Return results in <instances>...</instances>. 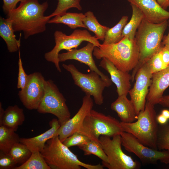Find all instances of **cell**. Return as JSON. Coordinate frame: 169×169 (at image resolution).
<instances>
[{"mask_svg":"<svg viewBox=\"0 0 169 169\" xmlns=\"http://www.w3.org/2000/svg\"><path fill=\"white\" fill-rule=\"evenodd\" d=\"M48 5L47 1L40 4L38 0H24L7 15V18L12 23L14 32H23L27 39L46 30L50 18L44 15Z\"/></svg>","mask_w":169,"mask_h":169,"instance_id":"6da1fadb","label":"cell"},{"mask_svg":"<svg viewBox=\"0 0 169 169\" xmlns=\"http://www.w3.org/2000/svg\"><path fill=\"white\" fill-rule=\"evenodd\" d=\"M93 54L97 59L105 58L118 69L129 72L137 65L139 51L135 40L124 36L119 42L95 46Z\"/></svg>","mask_w":169,"mask_h":169,"instance_id":"7a4b0ae2","label":"cell"},{"mask_svg":"<svg viewBox=\"0 0 169 169\" xmlns=\"http://www.w3.org/2000/svg\"><path fill=\"white\" fill-rule=\"evenodd\" d=\"M168 24V20L159 23H151L145 19L142 20L134 38L139 48V58L137 65L132 70V81L143 64L162 47L161 41Z\"/></svg>","mask_w":169,"mask_h":169,"instance_id":"3957f363","label":"cell"},{"mask_svg":"<svg viewBox=\"0 0 169 169\" xmlns=\"http://www.w3.org/2000/svg\"><path fill=\"white\" fill-rule=\"evenodd\" d=\"M47 164L53 169H103L102 165H92L80 161L60 141L57 135L48 140L41 152Z\"/></svg>","mask_w":169,"mask_h":169,"instance_id":"277c9868","label":"cell"},{"mask_svg":"<svg viewBox=\"0 0 169 169\" xmlns=\"http://www.w3.org/2000/svg\"><path fill=\"white\" fill-rule=\"evenodd\" d=\"M154 106L147 101L144 110L137 115L136 121L120 123L123 131L132 134L143 145L158 150L157 141L159 125Z\"/></svg>","mask_w":169,"mask_h":169,"instance_id":"5b68a950","label":"cell"},{"mask_svg":"<svg viewBox=\"0 0 169 169\" xmlns=\"http://www.w3.org/2000/svg\"><path fill=\"white\" fill-rule=\"evenodd\" d=\"M90 140L99 142L101 136L112 137L123 132L120 122L115 118L92 110L85 117L78 131Z\"/></svg>","mask_w":169,"mask_h":169,"instance_id":"8992f818","label":"cell"},{"mask_svg":"<svg viewBox=\"0 0 169 169\" xmlns=\"http://www.w3.org/2000/svg\"><path fill=\"white\" fill-rule=\"evenodd\" d=\"M55 45L50 51L45 53L44 57L48 62L54 63L57 70L61 72L59 66L58 55L62 50L69 51L77 48L83 41L93 44L99 47L101 44L95 36H92L86 30L75 29L70 35H67L61 31L57 30L54 33Z\"/></svg>","mask_w":169,"mask_h":169,"instance_id":"52a82bcc","label":"cell"},{"mask_svg":"<svg viewBox=\"0 0 169 169\" xmlns=\"http://www.w3.org/2000/svg\"><path fill=\"white\" fill-rule=\"evenodd\" d=\"M62 66L70 73L74 84L79 87L85 95L92 96L96 105L102 104L103 91L105 87H109L111 84L95 71L86 74L79 71L73 64H63Z\"/></svg>","mask_w":169,"mask_h":169,"instance_id":"ba28073f","label":"cell"},{"mask_svg":"<svg viewBox=\"0 0 169 169\" xmlns=\"http://www.w3.org/2000/svg\"><path fill=\"white\" fill-rule=\"evenodd\" d=\"M99 142L108 158L107 163H102L104 167L109 169H137L140 163L126 154L122 151L121 137L120 135L114 136L112 139L102 136Z\"/></svg>","mask_w":169,"mask_h":169,"instance_id":"9c48e42d","label":"cell"},{"mask_svg":"<svg viewBox=\"0 0 169 169\" xmlns=\"http://www.w3.org/2000/svg\"><path fill=\"white\" fill-rule=\"evenodd\" d=\"M66 101V99L53 81L51 79L46 80L44 95L37 110L40 113H50L54 115L62 125L70 117Z\"/></svg>","mask_w":169,"mask_h":169,"instance_id":"30bf717a","label":"cell"},{"mask_svg":"<svg viewBox=\"0 0 169 169\" xmlns=\"http://www.w3.org/2000/svg\"><path fill=\"white\" fill-rule=\"evenodd\" d=\"M122 145L129 152L136 155L144 163L156 164L158 161L169 163V151L152 148L140 142L134 136L123 131L120 134Z\"/></svg>","mask_w":169,"mask_h":169,"instance_id":"8fae6325","label":"cell"},{"mask_svg":"<svg viewBox=\"0 0 169 169\" xmlns=\"http://www.w3.org/2000/svg\"><path fill=\"white\" fill-rule=\"evenodd\" d=\"M46 80L40 72L28 75L25 86L18 94L26 108L29 110L38 109L44 95Z\"/></svg>","mask_w":169,"mask_h":169,"instance_id":"7c38bea8","label":"cell"},{"mask_svg":"<svg viewBox=\"0 0 169 169\" xmlns=\"http://www.w3.org/2000/svg\"><path fill=\"white\" fill-rule=\"evenodd\" d=\"M152 75L150 69L145 62L136 73L135 79L136 82L133 88L129 91L137 115L144 110L146 99L151 83Z\"/></svg>","mask_w":169,"mask_h":169,"instance_id":"4fadbf2b","label":"cell"},{"mask_svg":"<svg viewBox=\"0 0 169 169\" xmlns=\"http://www.w3.org/2000/svg\"><path fill=\"white\" fill-rule=\"evenodd\" d=\"M93 101L90 95L83 98L81 106L75 115L70 118L58 130L56 135L62 142L74 133L78 132L85 117L92 110Z\"/></svg>","mask_w":169,"mask_h":169,"instance_id":"5bb4252c","label":"cell"},{"mask_svg":"<svg viewBox=\"0 0 169 169\" xmlns=\"http://www.w3.org/2000/svg\"><path fill=\"white\" fill-rule=\"evenodd\" d=\"M95 47L93 44L88 42L85 46L80 49H73L67 52L59 54V61L60 62L68 60H74L84 64L88 66L91 71L97 73L105 80L111 85V79L98 69L93 58L92 54Z\"/></svg>","mask_w":169,"mask_h":169,"instance_id":"9a60e30c","label":"cell"},{"mask_svg":"<svg viewBox=\"0 0 169 169\" xmlns=\"http://www.w3.org/2000/svg\"><path fill=\"white\" fill-rule=\"evenodd\" d=\"M99 65L110 74L111 81L116 87L118 96L127 95L131 87L130 80L132 79L131 74L118 69L105 58H102Z\"/></svg>","mask_w":169,"mask_h":169,"instance_id":"2e32d148","label":"cell"},{"mask_svg":"<svg viewBox=\"0 0 169 169\" xmlns=\"http://www.w3.org/2000/svg\"><path fill=\"white\" fill-rule=\"evenodd\" d=\"M137 7L143 13L144 19L155 23L169 19V12L164 9L157 0H126Z\"/></svg>","mask_w":169,"mask_h":169,"instance_id":"e0dca14e","label":"cell"},{"mask_svg":"<svg viewBox=\"0 0 169 169\" xmlns=\"http://www.w3.org/2000/svg\"><path fill=\"white\" fill-rule=\"evenodd\" d=\"M169 86V65L153 73L151 84L146 97L147 101L155 105L158 104L164 91Z\"/></svg>","mask_w":169,"mask_h":169,"instance_id":"ac0fdd59","label":"cell"},{"mask_svg":"<svg viewBox=\"0 0 169 169\" xmlns=\"http://www.w3.org/2000/svg\"><path fill=\"white\" fill-rule=\"evenodd\" d=\"M50 128L38 136L30 138H21L20 142L25 145L32 152L44 150L47 141L55 136L61 126L58 119H53L49 122Z\"/></svg>","mask_w":169,"mask_h":169,"instance_id":"d6986e66","label":"cell"},{"mask_svg":"<svg viewBox=\"0 0 169 169\" xmlns=\"http://www.w3.org/2000/svg\"><path fill=\"white\" fill-rule=\"evenodd\" d=\"M110 108L116 112L121 122L130 123L137 119V115L134 105L126 95L118 96L111 103Z\"/></svg>","mask_w":169,"mask_h":169,"instance_id":"ffe728a7","label":"cell"},{"mask_svg":"<svg viewBox=\"0 0 169 169\" xmlns=\"http://www.w3.org/2000/svg\"><path fill=\"white\" fill-rule=\"evenodd\" d=\"M23 110L17 105L8 106L5 110L0 125H3L15 131L25 120Z\"/></svg>","mask_w":169,"mask_h":169,"instance_id":"44dd1931","label":"cell"},{"mask_svg":"<svg viewBox=\"0 0 169 169\" xmlns=\"http://www.w3.org/2000/svg\"><path fill=\"white\" fill-rule=\"evenodd\" d=\"M12 23L7 18L0 17V36L5 42L10 53L17 52L20 45V39L17 40Z\"/></svg>","mask_w":169,"mask_h":169,"instance_id":"7402d4cb","label":"cell"},{"mask_svg":"<svg viewBox=\"0 0 169 169\" xmlns=\"http://www.w3.org/2000/svg\"><path fill=\"white\" fill-rule=\"evenodd\" d=\"M84 14L82 13L66 12L60 16H55L48 21L49 23H62L66 25L72 29L78 28H87L82 22Z\"/></svg>","mask_w":169,"mask_h":169,"instance_id":"603a6c76","label":"cell"},{"mask_svg":"<svg viewBox=\"0 0 169 169\" xmlns=\"http://www.w3.org/2000/svg\"><path fill=\"white\" fill-rule=\"evenodd\" d=\"M132 10L131 19L124 27L122 36H126L131 39H134L136 33L142 20L144 19V15L136 6L130 4Z\"/></svg>","mask_w":169,"mask_h":169,"instance_id":"cb8c5ba5","label":"cell"},{"mask_svg":"<svg viewBox=\"0 0 169 169\" xmlns=\"http://www.w3.org/2000/svg\"><path fill=\"white\" fill-rule=\"evenodd\" d=\"M84 15L82 22L87 28L93 32L95 35V36L98 40L103 41L105 33L109 28L100 24L93 12L88 11Z\"/></svg>","mask_w":169,"mask_h":169,"instance_id":"d4e9b609","label":"cell"},{"mask_svg":"<svg viewBox=\"0 0 169 169\" xmlns=\"http://www.w3.org/2000/svg\"><path fill=\"white\" fill-rule=\"evenodd\" d=\"M20 138L15 131L0 125V151L7 154L13 146L19 142Z\"/></svg>","mask_w":169,"mask_h":169,"instance_id":"484cf974","label":"cell"},{"mask_svg":"<svg viewBox=\"0 0 169 169\" xmlns=\"http://www.w3.org/2000/svg\"><path fill=\"white\" fill-rule=\"evenodd\" d=\"M128 19V16H123L115 26L111 28H109L105 33L102 44H109L120 41L123 38L122 32L124 27L127 23Z\"/></svg>","mask_w":169,"mask_h":169,"instance_id":"4316f807","label":"cell"},{"mask_svg":"<svg viewBox=\"0 0 169 169\" xmlns=\"http://www.w3.org/2000/svg\"><path fill=\"white\" fill-rule=\"evenodd\" d=\"M14 169H51L39 151L32 152L24 163L17 166Z\"/></svg>","mask_w":169,"mask_h":169,"instance_id":"83f0119b","label":"cell"},{"mask_svg":"<svg viewBox=\"0 0 169 169\" xmlns=\"http://www.w3.org/2000/svg\"><path fill=\"white\" fill-rule=\"evenodd\" d=\"M85 156L94 155L102 160V163L108 162V157L100 143L90 140L86 143L78 146Z\"/></svg>","mask_w":169,"mask_h":169,"instance_id":"f1b7e54d","label":"cell"},{"mask_svg":"<svg viewBox=\"0 0 169 169\" xmlns=\"http://www.w3.org/2000/svg\"><path fill=\"white\" fill-rule=\"evenodd\" d=\"M8 153L17 164L21 165L28 160L32 152L25 145L19 142L14 144Z\"/></svg>","mask_w":169,"mask_h":169,"instance_id":"f546056e","label":"cell"},{"mask_svg":"<svg viewBox=\"0 0 169 169\" xmlns=\"http://www.w3.org/2000/svg\"><path fill=\"white\" fill-rule=\"evenodd\" d=\"M80 1L81 0H58L56 8L48 16L50 18L55 16L62 15L71 8H75L79 10H81L82 8L80 4Z\"/></svg>","mask_w":169,"mask_h":169,"instance_id":"4dcf8cb0","label":"cell"},{"mask_svg":"<svg viewBox=\"0 0 169 169\" xmlns=\"http://www.w3.org/2000/svg\"><path fill=\"white\" fill-rule=\"evenodd\" d=\"M157 146L158 150L169 151V123L159 125Z\"/></svg>","mask_w":169,"mask_h":169,"instance_id":"1f68e13d","label":"cell"},{"mask_svg":"<svg viewBox=\"0 0 169 169\" xmlns=\"http://www.w3.org/2000/svg\"><path fill=\"white\" fill-rule=\"evenodd\" d=\"M161 49L146 62L152 74L160 71L167 67L162 60L161 53Z\"/></svg>","mask_w":169,"mask_h":169,"instance_id":"d6a6232c","label":"cell"},{"mask_svg":"<svg viewBox=\"0 0 169 169\" xmlns=\"http://www.w3.org/2000/svg\"><path fill=\"white\" fill-rule=\"evenodd\" d=\"M90 139L86 136L76 132L66 138L63 142L69 148L73 146H79L87 142Z\"/></svg>","mask_w":169,"mask_h":169,"instance_id":"836d02e7","label":"cell"},{"mask_svg":"<svg viewBox=\"0 0 169 169\" xmlns=\"http://www.w3.org/2000/svg\"><path fill=\"white\" fill-rule=\"evenodd\" d=\"M17 163L8 154L0 152V169H14Z\"/></svg>","mask_w":169,"mask_h":169,"instance_id":"e575fe53","label":"cell"},{"mask_svg":"<svg viewBox=\"0 0 169 169\" xmlns=\"http://www.w3.org/2000/svg\"><path fill=\"white\" fill-rule=\"evenodd\" d=\"M18 74L17 88L22 89L25 86L28 79V75L25 73L23 68L22 61L19 52L18 61Z\"/></svg>","mask_w":169,"mask_h":169,"instance_id":"d590c367","label":"cell"},{"mask_svg":"<svg viewBox=\"0 0 169 169\" xmlns=\"http://www.w3.org/2000/svg\"><path fill=\"white\" fill-rule=\"evenodd\" d=\"M24 0H3V9L5 14L7 15L10 11L16 8L18 2Z\"/></svg>","mask_w":169,"mask_h":169,"instance_id":"8d00e7d4","label":"cell"},{"mask_svg":"<svg viewBox=\"0 0 169 169\" xmlns=\"http://www.w3.org/2000/svg\"><path fill=\"white\" fill-rule=\"evenodd\" d=\"M161 53L163 61L167 67L169 65V49L163 45L161 49Z\"/></svg>","mask_w":169,"mask_h":169,"instance_id":"74e56055","label":"cell"},{"mask_svg":"<svg viewBox=\"0 0 169 169\" xmlns=\"http://www.w3.org/2000/svg\"><path fill=\"white\" fill-rule=\"evenodd\" d=\"M158 104L163 107L169 108V95H163Z\"/></svg>","mask_w":169,"mask_h":169,"instance_id":"f35d334b","label":"cell"},{"mask_svg":"<svg viewBox=\"0 0 169 169\" xmlns=\"http://www.w3.org/2000/svg\"><path fill=\"white\" fill-rule=\"evenodd\" d=\"M168 26L169 27V31L167 35H164L162 38V45L169 49V19L168 20Z\"/></svg>","mask_w":169,"mask_h":169,"instance_id":"ab89813d","label":"cell"},{"mask_svg":"<svg viewBox=\"0 0 169 169\" xmlns=\"http://www.w3.org/2000/svg\"><path fill=\"white\" fill-rule=\"evenodd\" d=\"M156 120L158 123L160 125L166 124L168 120L161 114L157 116Z\"/></svg>","mask_w":169,"mask_h":169,"instance_id":"60d3db41","label":"cell"},{"mask_svg":"<svg viewBox=\"0 0 169 169\" xmlns=\"http://www.w3.org/2000/svg\"><path fill=\"white\" fill-rule=\"evenodd\" d=\"M160 6L165 10L169 7V0H157Z\"/></svg>","mask_w":169,"mask_h":169,"instance_id":"b9f144b4","label":"cell"},{"mask_svg":"<svg viewBox=\"0 0 169 169\" xmlns=\"http://www.w3.org/2000/svg\"><path fill=\"white\" fill-rule=\"evenodd\" d=\"M5 110H4L2 106V103L0 102V123L2 122Z\"/></svg>","mask_w":169,"mask_h":169,"instance_id":"7bdbcfd3","label":"cell"},{"mask_svg":"<svg viewBox=\"0 0 169 169\" xmlns=\"http://www.w3.org/2000/svg\"><path fill=\"white\" fill-rule=\"evenodd\" d=\"M161 114L167 119H169V110H168L166 109L163 110L161 111Z\"/></svg>","mask_w":169,"mask_h":169,"instance_id":"ee69618b","label":"cell"}]
</instances>
